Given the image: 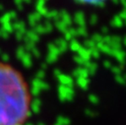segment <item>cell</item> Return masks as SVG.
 Wrapping results in <instances>:
<instances>
[{
	"mask_svg": "<svg viewBox=\"0 0 126 125\" xmlns=\"http://www.w3.org/2000/svg\"><path fill=\"white\" fill-rule=\"evenodd\" d=\"M31 106V90L22 73L0 61V125H24Z\"/></svg>",
	"mask_w": 126,
	"mask_h": 125,
	"instance_id": "obj_1",
	"label": "cell"
},
{
	"mask_svg": "<svg viewBox=\"0 0 126 125\" xmlns=\"http://www.w3.org/2000/svg\"><path fill=\"white\" fill-rule=\"evenodd\" d=\"M80 1H83V2H89V3H94V2H99L101 0H80Z\"/></svg>",
	"mask_w": 126,
	"mask_h": 125,
	"instance_id": "obj_2",
	"label": "cell"
}]
</instances>
